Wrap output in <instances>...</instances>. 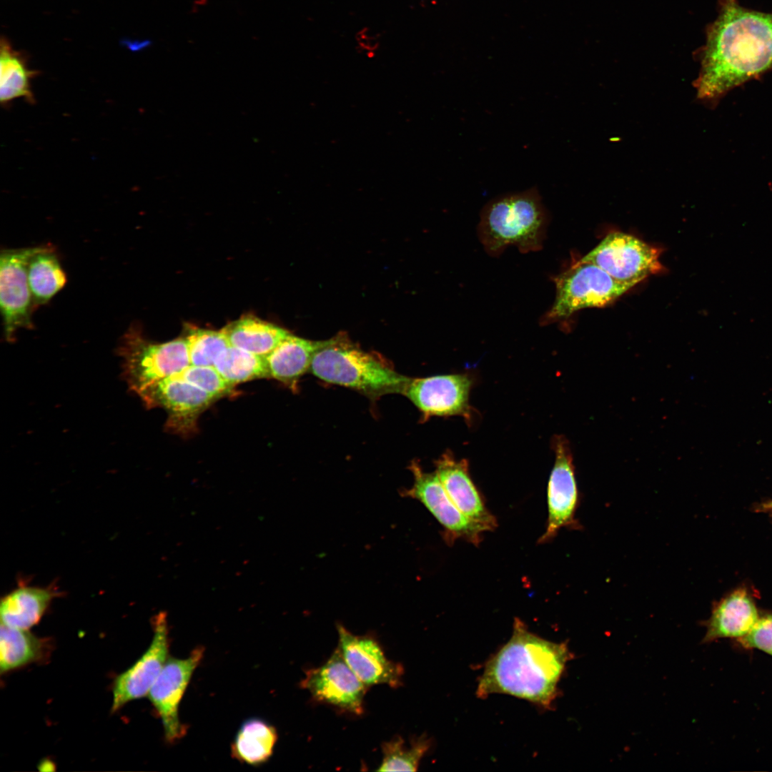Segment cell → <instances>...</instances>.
<instances>
[{"instance_id": "obj_27", "label": "cell", "mask_w": 772, "mask_h": 772, "mask_svg": "<svg viewBox=\"0 0 772 772\" xmlns=\"http://www.w3.org/2000/svg\"><path fill=\"white\" fill-rule=\"evenodd\" d=\"M430 747L429 739L420 737L408 746L401 737L382 745L383 758L378 771H416Z\"/></svg>"}, {"instance_id": "obj_30", "label": "cell", "mask_w": 772, "mask_h": 772, "mask_svg": "<svg viewBox=\"0 0 772 772\" xmlns=\"http://www.w3.org/2000/svg\"><path fill=\"white\" fill-rule=\"evenodd\" d=\"M738 640L743 647L759 649L772 655V615L759 618L751 630Z\"/></svg>"}, {"instance_id": "obj_19", "label": "cell", "mask_w": 772, "mask_h": 772, "mask_svg": "<svg viewBox=\"0 0 772 772\" xmlns=\"http://www.w3.org/2000/svg\"><path fill=\"white\" fill-rule=\"evenodd\" d=\"M323 341H312L290 334L264 357L269 377H273L292 389H296L299 379L310 369L313 357Z\"/></svg>"}, {"instance_id": "obj_13", "label": "cell", "mask_w": 772, "mask_h": 772, "mask_svg": "<svg viewBox=\"0 0 772 772\" xmlns=\"http://www.w3.org/2000/svg\"><path fill=\"white\" fill-rule=\"evenodd\" d=\"M301 686L320 702L356 715L363 712L367 686L347 664L338 647L323 665L307 671Z\"/></svg>"}, {"instance_id": "obj_16", "label": "cell", "mask_w": 772, "mask_h": 772, "mask_svg": "<svg viewBox=\"0 0 772 772\" xmlns=\"http://www.w3.org/2000/svg\"><path fill=\"white\" fill-rule=\"evenodd\" d=\"M338 648L347 664L367 686L387 684L398 687L403 669L390 660L381 646L369 635H357L343 625H337Z\"/></svg>"}, {"instance_id": "obj_15", "label": "cell", "mask_w": 772, "mask_h": 772, "mask_svg": "<svg viewBox=\"0 0 772 772\" xmlns=\"http://www.w3.org/2000/svg\"><path fill=\"white\" fill-rule=\"evenodd\" d=\"M149 407H160L168 412L167 429L188 434L197 420L216 399L200 388L175 377L165 378L139 395Z\"/></svg>"}, {"instance_id": "obj_2", "label": "cell", "mask_w": 772, "mask_h": 772, "mask_svg": "<svg viewBox=\"0 0 772 772\" xmlns=\"http://www.w3.org/2000/svg\"><path fill=\"white\" fill-rule=\"evenodd\" d=\"M571 659L566 643L544 639L515 618L510 638L485 663L476 696L486 698L495 693L507 694L550 709Z\"/></svg>"}, {"instance_id": "obj_22", "label": "cell", "mask_w": 772, "mask_h": 772, "mask_svg": "<svg viewBox=\"0 0 772 772\" xmlns=\"http://www.w3.org/2000/svg\"><path fill=\"white\" fill-rule=\"evenodd\" d=\"M27 277L34 311L47 304L67 281L54 249L50 245H44L31 257Z\"/></svg>"}, {"instance_id": "obj_23", "label": "cell", "mask_w": 772, "mask_h": 772, "mask_svg": "<svg viewBox=\"0 0 772 772\" xmlns=\"http://www.w3.org/2000/svg\"><path fill=\"white\" fill-rule=\"evenodd\" d=\"M277 741L275 728L266 721L252 718L244 721L231 746L234 759L257 766L272 756Z\"/></svg>"}, {"instance_id": "obj_17", "label": "cell", "mask_w": 772, "mask_h": 772, "mask_svg": "<svg viewBox=\"0 0 772 772\" xmlns=\"http://www.w3.org/2000/svg\"><path fill=\"white\" fill-rule=\"evenodd\" d=\"M435 465L444 489L460 513L485 532L493 530L497 520L471 479L467 460H457L452 452L447 451L435 460Z\"/></svg>"}, {"instance_id": "obj_12", "label": "cell", "mask_w": 772, "mask_h": 772, "mask_svg": "<svg viewBox=\"0 0 772 772\" xmlns=\"http://www.w3.org/2000/svg\"><path fill=\"white\" fill-rule=\"evenodd\" d=\"M414 477L412 486L405 490L406 497L422 503L443 528L444 539L453 543L462 539L478 545L485 531L468 520L453 504L436 472H426L417 462L410 466Z\"/></svg>"}, {"instance_id": "obj_1", "label": "cell", "mask_w": 772, "mask_h": 772, "mask_svg": "<svg viewBox=\"0 0 772 772\" xmlns=\"http://www.w3.org/2000/svg\"><path fill=\"white\" fill-rule=\"evenodd\" d=\"M772 69V13L746 9L737 0H720L708 29L697 97L712 102L730 89Z\"/></svg>"}, {"instance_id": "obj_18", "label": "cell", "mask_w": 772, "mask_h": 772, "mask_svg": "<svg viewBox=\"0 0 772 772\" xmlns=\"http://www.w3.org/2000/svg\"><path fill=\"white\" fill-rule=\"evenodd\" d=\"M756 607L744 589H738L717 604L706 623L704 642L723 638L738 639L747 635L758 620Z\"/></svg>"}, {"instance_id": "obj_32", "label": "cell", "mask_w": 772, "mask_h": 772, "mask_svg": "<svg viewBox=\"0 0 772 772\" xmlns=\"http://www.w3.org/2000/svg\"><path fill=\"white\" fill-rule=\"evenodd\" d=\"M761 510H766V511L772 510V500L763 503L761 505Z\"/></svg>"}, {"instance_id": "obj_11", "label": "cell", "mask_w": 772, "mask_h": 772, "mask_svg": "<svg viewBox=\"0 0 772 772\" xmlns=\"http://www.w3.org/2000/svg\"><path fill=\"white\" fill-rule=\"evenodd\" d=\"M472 385L473 380L467 373L410 378L403 395L425 419L459 415L470 422L472 408L469 398Z\"/></svg>"}, {"instance_id": "obj_26", "label": "cell", "mask_w": 772, "mask_h": 772, "mask_svg": "<svg viewBox=\"0 0 772 772\" xmlns=\"http://www.w3.org/2000/svg\"><path fill=\"white\" fill-rule=\"evenodd\" d=\"M215 369L230 385L269 377L264 357L229 345L218 356Z\"/></svg>"}, {"instance_id": "obj_29", "label": "cell", "mask_w": 772, "mask_h": 772, "mask_svg": "<svg viewBox=\"0 0 772 772\" xmlns=\"http://www.w3.org/2000/svg\"><path fill=\"white\" fill-rule=\"evenodd\" d=\"M205 391L216 400L229 395L234 386L228 383L214 367L189 365L173 375Z\"/></svg>"}, {"instance_id": "obj_7", "label": "cell", "mask_w": 772, "mask_h": 772, "mask_svg": "<svg viewBox=\"0 0 772 772\" xmlns=\"http://www.w3.org/2000/svg\"><path fill=\"white\" fill-rule=\"evenodd\" d=\"M660 250L623 232L608 234L581 259L590 262L616 281L631 287L663 270Z\"/></svg>"}, {"instance_id": "obj_25", "label": "cell", "mask_w": 772, "mask_h": 772, "mask_svg": "<svg viewBox=\"0 0 772 772\" xmlns=\"http://www.w3.org/2000/svg\"><path fill=\"white\" fill-rule=\"evenodd\" d=\"M0 99L1 104L24 97L31 101L33 96L30 89L31 73L26 66L23 58L13 51L5 39L1 43Z\"/></svg>"}, {"instance_id": "obj_3", "label": "cell", "mask_w": 772, "mask_h": 772, "mask_svg": "<svg viewBox=\"0 0 772 772\" xmlns=\"http://www.w3.org/2000/svg\"><path fill=\"white\" fill-rule=\"evenodd\" d=\"M310 371L326 382L357 390L372 400L388 394L403 395L410 380L377 355L364 351L345 332L324 340Z\"/></svg>"}, {"instance_id": "obj_10", "label": "cell", "mask_w": 772, "mask_h": 772, "mask_svg": "<svg viewBox=\"0 0 772 772\" xmlns=\"http://www.w3.org/2000/svg\"><path fill=\"white\" fill-rule=\"evenodd\" d=\"M204 653V648L198 646L185 658L169 657L147 695L169 743L178 741L187 732V726L179 717V704Z\"/></svg>"}, {"instance_id": "obj_5", "label": "cell", "mask_w": 772, "mask_h": 772, "mask_svg": "<svg viewBox=\"0 0 772 772\" xmlns=\"http://www.w3.org/2000/svg\"><path fill=\"white\" fill-rule=\"evenodd\" d=\"M118 351L126 382L138 395L190 365L185 338L153 343L144 337L137 325H131L122 337Z\"/></svg>"}, {"instance_id": "obj_9", "label": "cell", "mask_w": 772, "mask_h": 772, "mask_svg": "<svg viewBox=\"0 0 772 772\" xmlns=\"http://www.w3.org/2000/svg\"><path fill=\"white\" fill-rule=\"evenodd\" d=\"M553 447L555 462L547 487V524L538 543L550 541L562 528L582 529L575 517L580 495L570 443L565 436L555 435Z\"/></svg>"}, {"instance_id": "obj_31", "label": "cell", "mask_w": 772, "mask_h": 772, "mask_svg": "<svg viewBox=\"0 0 772 772\" xmlns=\"http://www.w3.org/2000/svg\"><path fill=\"white\" fill-rule=\"evenodd\" d=\"M151 44L152 42L149 40H144L141 41H135L134 42L127 41V46H129L132 51H138L142 49L145 47L149 46Z\"/></svg>"}, {"instance_id": "obj_6", "label": "cell", "mask_w": 772, "mask_h": 772, "mask_svg": "<svg viewBox=\"0 0 772 772\" xmlns=\"http://www.w3.org/2000/svg\"><path fill=\"white\" fill-rule=\"evenodd\" d=\"M553 281L555 300L540 318L542 325L565 320L583 309L607 306L631 288L581 259L555 276Z\"/></svg>"}, {"instance_id": "obj_8", "label": "cell", "mask_w": 772, "mask_h": 772, "mask_svg": "<svg viewBox=\"0 0 772 772\" xmlns=\"http://www.w3.org/2000/svg\"><path fill=\"white\" fill-rule=\"evenodd\" d=\"M43 246L4 249L0 255V309L4 337L13 342L21 328L33 329L32 298L27 277L31 257Z\"/></svg>"}, {"instance_id": "obj_4", "label": "cell", "mask_w": 772, "mask_h": 772, "mask_svg": "<svg viewBox=\"0 0 772 772\" xmlns=\"http://www.w3.org/2000/svg\"><path fill=\"white\" fill-rule=\"evenodd\" d=\"M548 214L536 187L503 194L482 209L477 227L486 252L500 255L508 246L527 253L542 249Z\"/></svg>"}, {"instance_id": "obj_14", "label": "cell", "mask_w": 772, "mask_h": 772, "mask_svg": "<svg viewBox=\"0 0 772 772\" xmlns=\"http://www.w3.org/2000/svg\"><path fill=\"white\" fill-rule=\"evenodd\" d=\"M153 638L148 648L114 682L112 711L115 712L129 701L148 695L169 655V626L167 613L160 612L153 618Z\"/></svg>"}, {"instance_id": "obj_24", "label": "cell", "mask_w": 772, "mask_h": 772, "mask_svg": "<svg viewBox=\"0 0 772 772\" xmlns=\"http://www.w3.org/2000/svg\"><path fill=\"white\" fill-rule=\"evenodd\" d=\"M44 640L29 630L1 625L0 670L7 673L39 660L44 652Z\"/></svg>"}, {"instance_id": "obj_20", "label": "cell", "mask_w": 772, "mask_h": 772, "mask_svg": "<svg viewBox=\"0 0 772 772\" xmlns=\"http://www.w3.org/2000/svg\"><path fill=\"white\" fill-rule=\"evenodd\" d=\"M58 595L52 588L21 585L5 595L1 602V623L29 630L36 625L51 600Z\"/></svg>"}, {"instance_id": "obj_21", "label": "cell", "mask_w": 772, "mask_h": 772, "mask_svg": "<svg viewBox=\"0 0 772 772\" xmlns=\"http://www.w3.org/2000/svg\"><path fill=\"white\" fill-rule=\"evenodd\" d=\"M230 345L265 357L290 332L252 315L243 316L222 330Z\"/></svg>"}, {"instance_id": "obj_28", "label": "cell", "mask_w": 772, "mask_h": 772, "mask_svg": "<svg viewBox=\"0 0 772 772\" xmlns=\"http://www.w3.org/2000/svg\"><path fill=\"white\" fill-rule=\"evenodd\" d=\"M190 365L214 367L220 353L230 345L224 333L192 327L186 337Z\"/></svg>"}]
</instances>
